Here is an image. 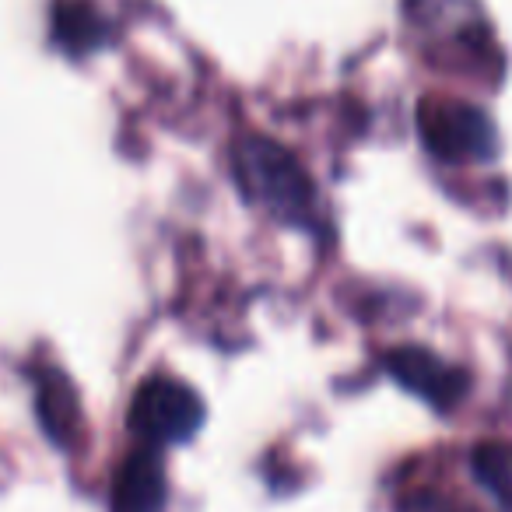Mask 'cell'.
<instances>
[{"instance_id": "cell-1", "label": "cell", "mask_w": 512, "mask_h": 512, "mask_svg": "<svg viewBox=\"0 0 512 512\" xmlns=\"http://www.w3.org/2000/svg\"><path fill=\"white\" fill-rule=\"evenodd\" d=\"M235 179L260 207L281 221L313 225L316 186L302 162L271 137H242L235 148Z\"/></svg>"}, {"instance_id": "cell-2", "label": "cell", "mask_w": 512, "mask_h": 512, "mask_svg": "<svg viewBox=\"0 0 512 512\" xmlns=\"http://www.w3.org/2000/svg\"><path fill=\"white\" fill-rule=\"evenodd\" d=\"M418 130L428 151L449 162L495 155V123L463 99H425L418 106Z\"/></svg>"}, {"instance_id": "cell-3", "label": "cell", "mask_w": 512, "mask_h": 512, "mask_svg": "<svg viewBox=\"0 0 512 512\" xmlns=\"http://www.w3.org/2000/svg\"><path fill=\"white\" fill-rule=\"evenodd\" d=\"M200 418H204L200 397L186 383L169 376L148 379L130 404V428L155 449L190 439L200 428Z\"/></svg>"}, {"instance_id": "cell-4", "label": "cell", "mask_w": 512, "mask_h": 512, "mask_svg": "<svg viewBox=\"0 0 512 512\" xmlns=\"http://www.w3.org/2000/svg\"><path fill=\"white\" fill-rule=\"evenodd\" d=\"M386 365H390L397 383H404L407 390H414L435 407H453L463 397V386H467L463 372H456L453 365H446L432 351L421 348H397L386 358Z\"/></svg>"}, {"instance_id": "cell-5", "label": "cell", "mask_w": 512, "mask_h": 512, "mask_svg": "<svg viewBox=\"0 0 512 512\" xmlns=\"http://www.w3.org/2000/svg\"><path fill=\"white\" fill-rule=\"evenodd\" d=\"M165 505V470L155 446L134 449L116 470L113 512H162Z\"/></svg>"}]
</instances>
